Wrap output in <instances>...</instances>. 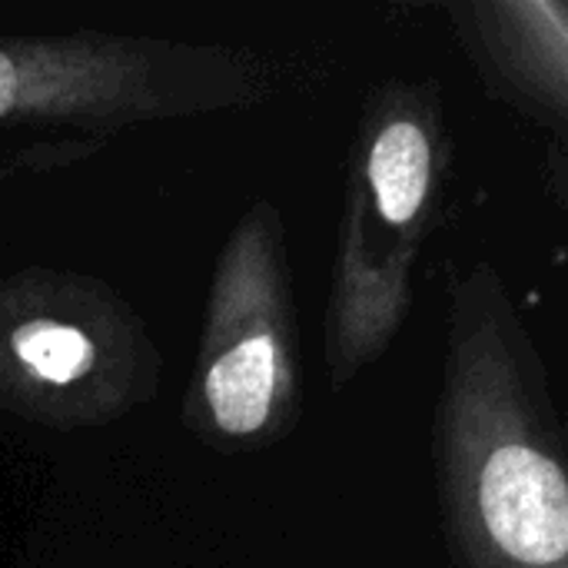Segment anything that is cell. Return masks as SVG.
<instances>
[{
  "mask_svg": "<svg viewBox=\"0 0 568 568\" xmlns=\"http://www.w3.org/2000/svg\"><path fill=\"white\" fill-rule=\"evenodd\" d=\"M446 156L433 80H393L366 100L326 303V376L336 389L376 363L409 316L413 266L439 213Z\"/></svg>",
  "mask_w": 568,
  "mask_h": 568,
  "instance_id": "7a4b0ae2",
  "label": "cell"
},
{
  "mask_svg": "<svg viewBox=\"0 0 568 568\" xmlns=\"http://www.w3.org/2000/svg\"><path fill=\"white\" fill-rule=\"evenodd\" d=\"M270 93L273 70L250 50L113 33H0V123L110 133L143 120L240 110Z\"/></svg>",
  "mask_w": 568,
  "mask_h": 568,
  "instance_id": "3957f363",
  "label": "cell"
},
{
  "mask_svg": "<svg viewBox=\"0 0 568 568\" xmlns=\"http://www.w3.org/2000/svg\"><path fill=\"white\" fill-rule=\"evenodd\" d=\"M156 383L143 320L103 280L50 266L0 280V409L50 429L106 426Z\"/></svg>",
  "mask_w": 568,
  "mask_h": 568,
  "instance_id": "277c9868",
  "label": "cell"
},
{
  "mask_svg": "<svg viewBox=\"0 0 568 568\" xmlns=\"http://www.w3.org/2000/svg\"><path fill=\"white\" fill-rule=\"evenodd\" d=\"M283 216L256 200L230 230L196 346L186 426L223 453H256L300 419V343Z\"/></svg>",
  "mask_w": 568,
  "mask_h": 568,
  "instance_id": "5b68a950",
  "label": "cell"
},
{
  "mask_svg": "<svg viewBox=\"0 0 568 568\" xmlns=\"http://www.w3.org/2000/svg\"><path fill=\"white\" fill-rule=\"evenodd\" d=\"M433 456L459 566L568 568V479L546 369L489 266L453 286Z\"/></svg>",
  "mask_w": 568,
  "mask_h": 568,
  "instance_id": "6da1fadb",
  "label": "cell"
},
{
  "mask_svg": "<svg viewBox=\"0 0 568 568\" xmlns=\"http://www.w3.org/2000/svg\"><path fill=\"white\" fill-rule=\"evenodd\" d=\"M449 17L486 83L539 123L566 130L568 7L562 0H469Z\"/></svg>",
  "mask_w": 568,
  "mask_h": 568,
  "instance_id": "8992f818",
  "label": "cell"
}]
</instances>
